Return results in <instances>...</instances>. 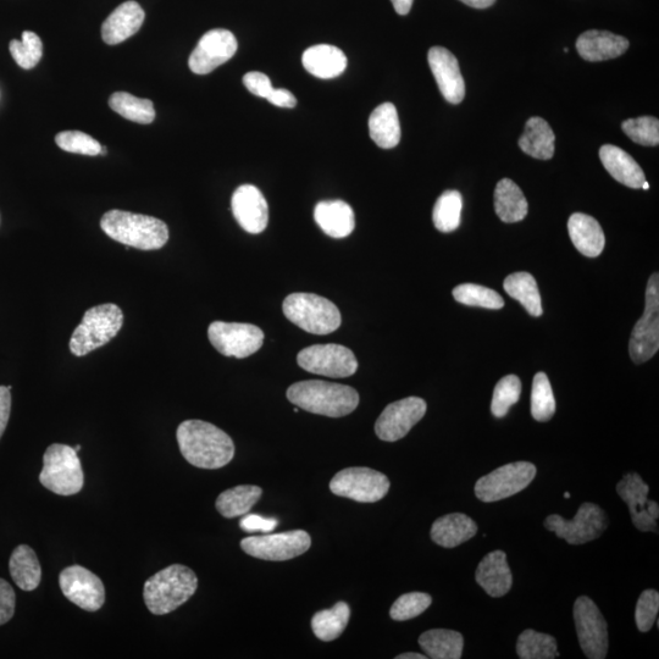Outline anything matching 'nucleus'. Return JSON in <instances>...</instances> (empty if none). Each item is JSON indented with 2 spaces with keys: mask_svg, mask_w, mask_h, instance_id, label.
<instances>
[{
  "mask_svg": "<svg viewBox=\"0 0 659 659\" xmlns=\"http://www.w3.org/2000/svg\"><path fill=\"white\" fill-rule=\"evenodd\" d=\"M177 442L186 461L201 469H220L235 456V443L225 431L203 420H186L177 428Z\"/></svg>",
  "mask_w": 659,
  "mask_h": 659,
  "instance_id": "f257e3e1",
  "label": "nucleus"
},
{
  "mask_svg": "<svg viewBox=\"0 0 659 659\" xmlns=\"http://www.w3.org/2000/svg\"><path fill=\"white\" fill-rule=\"evenodd\" d=\"M287 398L303 411L330 418L346 417L359 404L353 387L320 380L296 382L287 390Z\"/></svg>",
  "mask_w": 659,
  "mask_h": 659,
  "instance_id": "f03ea898",
  "label": "nucleus"
},
{
  "mask_svg": "<svg viewBox=\"0 0 659 659\" xmlns=\"http://www.w3.org/2000/svg\"><path fill=\"white\" fill-rule=\"evenodd\" d=\"M101 227L114 241L141 251H157L169 241L164 221L124 210H109L103 215Z\"/></svg>",
  "mask_w": 659,
  "mask_h": 659,
  "instance_id": "7ed1b4c3",
  "label": "nucleus"
},
{
  "mask_svg": "<svg viewBox=\"0 0 659 659\" xmlns=\"http://www.w3.org/2000/svg\"><path fill=\"white\" fill-rule=\"evenodd\" d=\"M197 589L196 573L182 564H173L146 581L143 598L149 612L165 616L190 600Z\"/></svg>",
  "mask_w": 659,
  "mask_h": 659,
  "instance_id": "20e7f679",
  "label": "nucleus"
},
{
  "mask_svg": "<svg viewBox=\"0 0 659 659\" xmlns=\"http://www.w3.org/2000/svg\"><path fill=\"white\" fill-rule=\"evenodd\" d=\"M123 325V310L114 303L88 309L71 336V353L76 357L87 356L112 341Z\"/></svg>",
  "mask_w": 659,
  "mask_h": 659,
  "instance_id": "39448f33",
  "label": "nucleus"
},
{
  "mask_svg": "<svg viewBox=\"0 0 659 659\" xmlns=\"http://www.w3.org/2000/svg\"><path fill=\"white\" fill-rule=\"evenodd\" d=\"M282 309L291 323L314 335H329L342 323L339 308L314 293H292L286 297Z\"/></svg>",
  "mask_w": 659,
  "mask_h": 659,
  "instance_id": "423d86ee",
  "label": "nucleus"
},
{
  "mask_svg": "<svg viewBox=\"0 0 659 659\" xmlns=\"http://www.w3.org/2000/svg\"><path fill=\"white\" fill-rule=\"evenodd\" d=\"M41 484L60 496L79 494L85 484V475L75 448L54 443L43 456Z\"/></svg>",
  "mask_w": 659,
  "mask_h": 659,
  "instance_id": "0eeeda50",
  "label": "nucleus"
},
{
  "mask_svg": "<svg viewBox=\"0 0 659 659\" xmlns=\"http://www.w3.org/2000/svg\"><path fill=\"white\" fill-rule=\"evenodd\" d=\"M659 350V275L651 276L646 290L644 315L634 326L629 342L631 361L649 362Z\"/></svg>",
  "mask_w": 659,
  "mask_h": 659,
  "instance_id": "6e6552de",
  "label": "nucleus"
},
{
  "mask_svg": "<svg viewBox=\"0 0 659 659\" xmlns=\"http://www.w3.org/2000/svg\"><path fill=\"white\" fill-rule=\"evenodd\" d=\"M607 526V514L594 503L581 505L572 520L557 514H552L545 520V528L553 531L559 539L566 540L569 545H583L594 541L605 533Z\"/></svg>",
  "mask_w": 659,
  "mask_h": 659,
  "instance_id": "1a4fd4ad",
  "label": "nucleus"
},
{
  "mask_svg": "<svg viewBox=\"0 0 659 659\" xmlns=\"http://www.w3.org/2000/svg\"><path fill=\"white\" fill-rule=\"evenodd\" d=\"M390 486L385 474L363 467L343 469L330 481L332 494L362 503L381 501Z\"/></svg>",
  "mask_w": 659,
  "mask_h": 659,
  "instance_id": "9d476101",
  "label": "nucleus"
},
{
  "mask_svg": "<svg viewBox=\"0 0 659 659\" xmlns=\"http://www.w3.org/2000/svg\"><path fill=\"white\" fill-rule=\"evenodd\" d=\"M536 473L535 465L529 462L503 465L478 480L475 495L487 503L505 500L526 489L535 479Z\"/></svg>",
  "mask_w": 659,
  "mask_h": 659,
  "instance_id": "9b49d317",
  "label": "nucleus"
},
{
  "mask_svg": "<svg viewBox=\"0 0 659 659\" xmlns=\"http://www.w3.org/2000/svg\"><path fill=\"white\" fill-rule=\"evenodd\" d=\"M312 546L307 531L292 530L286 533L246 537L241 541L247 555L263 561L282 562L306 553Z\"/></svg>",
  "mask_w": 659,
  "mask_h": 659,
  "instance_id": "f8f14e48",
  "label": "nucleus"
},
{
  "mask_svg": "<svg viewBox=\"0 0 659 659\" xmlns=\"http://www.w3.org/2000/svg\"><path fill=\"white\" fill-rule=\"evenodd\" d=\"M210 343L225 357L247 358L264 343V332L256 325L214 321L208 329Z\"/></svg>",
  "mask_w": 659,
  "mask_h": 659,
  "instance_id": "ddd939ff",
  "label": "nucleus"
},
{
  "mask_svg": "<svg viewBox=\"0 0 659 659\" xmlns=\"http://www.w3.org/2000/svg\"><path fill=\"white\" fill-rule=\"evenodd\" d=\"M299 367L315 375L328 378H348L356 374L358 362L354 353L345 346L315 345L298 353Z\"/></svg>",
  "mask_w": 659,
  "mask_h": 659,
  "instance_id": "4468645a",
  "label": "nucleus"
},
{
  "mask_svg": "<svg viewBox=\"0 0 659 659\" xmlns=\"http://www.w3.org/2000/svg\"><path fill=\"white\" fill-rule=\"evenodd\" d=\"M574 622L584 655L590 659H603L608 652L607 622L590 597L581 596L575 601Z\"/></svg>",
  "mask_w": 659,
  "mask_h": 659,
  "instance_id": "2eb2a0df",
  "label": "nucleus"
},
{
  "mask_svg": "<svg viewBox=\"0 0 659 659\" xmlns=\"http://www.w3.org/2000/svg\"><path fill=\"white\" fill-rule=\"evenodd\" d=\"M426 402L419 397L403 398L385 408L375 424V433L386 442L402 440L424 418Z\"/></svg>",
  "mask_w": 659,
  "mask_h": 659,
  "instance_id": "dca6fc26",
  "label": "nucleus"
},
{
  "mask_svg": "<svg viewBox=\"0 0 659 659\" xmlns=\"http://www.w3.org/2000/svg\"><path fill=\"white\" fill-rule=\"evenodd\" d=\"M59 585L69 601L87 612H96L104 605L103 581L91 570L81 566L68 567L60 573Z\"/></svg>",
  "mask_w": 659,
  "mask_h": 659,
  "instance_id": "f3484780",
  "label": "nucleus"
},
{
  "mask_svg": "<svg viewBox=\"0 0 659 659\" xmlns=\"http://www.w3.org/2000/svg\"><path fill=\"white\" fill-rule=\"evenodd\" d=\"M649 491V485L638 473L625 475L617 485L618 495L629 506L635 528L642 533L653 531L658 534L659 506L656 501L647 498Z\"/></svg>",
  "mask_w": 659,
  "mask_h": 659,
  "instance_id": "a211bd4d",
  "label": "nucleus"
},
{
  "mask_svg": "<svg viewBox=\"0 0 659 659\" xmlns=\"http://www.w3.org/2000/svg\"><path fill=\"white\" fill-rule=\"evenodd\" d=\"M238 43L234 33L217 29L206 33L199 40L195 51L188 59L192 73L207 75L220 65L229 62L237 52Z\"/></svg>",
  "mask_w": 659,
  "mask_h": 659,
  "instance_id": "6ab92c4d",
  "label": "nucleus"
},
{
  "mask_svg": "<svg viewBox=\"0 0 659 659\" xmlns=\"http://www.w3.org/2000/svg\"><path fill=\"white\" fill-rule=\"evenodd\" d=\"M232 214L243 230L257 235L267 229L269 207L263 193L253 185L237 188L231 199Z\"/></svg>",
  "mask_w": 659,
  "mask_h": 659,
  "instance_id": "aec40b11",
  "label": "nucleus"
},
{
  "mask_svg": "<svg viewBox=\"0 0 659 659\" xmlns=\"http://www.w3.org/2000/svg\"><path fill=\"white\" fill-rule=\"evenodd\" d=\"M428 60L443 98L451 104L462 103L465 82L457 58L446 48L433 47L429 51Z\"/></svg>",
  "mask_w": 659,
  "mask_h": 659,
  "instance_id": "412c9836",
  "label": "nucleus"
},
{
  "mask_svg": "<svg viewBox=\"0 0 659 659\" xmlns=\"http://www.w3.org/2000/svg\"><path fill=\"white\" fill-rule=\"evenodd\" d=\"M145 10L137 2L119 5L102 25L103 41L109 46L123 43L140 31L145 21Z\"/></svg>",
  "mask_w": 659,
  "mask_h": 659,
  "instance_id": "4be33fe9",
  "label": "nucleus"
},
{
  "mask_svg": "<svg viewBox=\"0 0 659 659\" xmlns=\"http://www.w3.org/2000/svg\"><path fill=\"white\" fill-rule=\"evenodd\" d=\"M629 46L627 38L608 31H586L577 41L580 57L592 63L619 58Z\"/></svg>",
  "mask_w": 659,
  "mask_h": 659,
  "instance_id": "5701e85b",
  "label": "nucleus"
},
{
  "mask_svg": "<svg viewBox=\"0 0 659 659\" xmlns=\"http://www.w3.org/2000/svg\"><path fill=\"white\" fill-rule=\"evenodd\" d=\"M476 583L491 597H503L512 589L513 577L503 551H494L480 562L475 574Z\"/></svg>",
  "mask_w": 659,
  "mask_h": 659,
  "instance_id": "b1692460",
  "label": "nucleus"
},
{
  "mask_svg": "<svg viewBox=\"0 0 659 659\" xmlns=\"http://www.w3.org/2000/svg\"><path fill=\"white\" fill-rule=\"evenodd\" d=\"M600 159L608 173L619 184L635 188V190H639L644 185L646 181L644 170L622 148L612 145L602 146L600 149Z\"/></svg>",
  "mask_w": 659,
  "mask_h": 659,
  "instance_id": "393cba45",
  "label": "nucleus"
},
{
  "mask_svg": "<svg viewBox=\"0 0 659 659\" xmlns=\"http://www.w3.org/2000/svg\"><path fill=\"white\" fill-rule=\"evenodd\" d=\"M570 240L578 251L587 258H596L603 252L606 237L600 223L583 213H575L568 221Z\"/></svg>",
  "mask_w": 659,
  "mask_h": 659,
  "instance_id": "a878e982",
  "label": "nucleus"
},
{
  "mask_svg": "<svg viewBox=\"0 0 659 659\" xmlns=\"http://www.w3.org/2000/svg\"><path fill=\"white\" fill-rule=\"evenodd\" d=\"M478 533V525L468 515L453 513L435 520L431 528V539L436 545L454 548L473 539Z\"/></svg>",
  "mask_w": 659,
  "mask_h": 659,
  "instance_id": "bb28decb",
  "label": "nucleus"
},
{
  "mask_svg": "<svg viewBox=\"0 0 659 659\" xmlns=\"http://www.w3.org/2000/svg\"><path fill=\"white\" fill-rule=\"evenodd\" d=\"M314 219L320 229L332 238L350 236L356 227L353 209L342 201H325L317 204Z\"/></svg>",
  "mask_w": 659,
  "mask_h": 659,
  "instance_id": "cd10ccee",
  "label": "nucleus"
},
{
  "mask_svg": "<svg viewBox=\"0 0 659 659\" xmlns=\"http://www.w3.org/2000/svg\"><path fill=\"white\" fill-rule=\"evenodd\" d=\"M304 69L319 79L329 80L340 76L347 68V58L340 48L318 44L303 53Z\"/></svg>",
  "mask_w": 659,
  "mask_h": 659,
  "instance_id": "c85d7f7f",
  "label": "nucleus"
},
{
  "mask_svg": "<svg viewBox=\"0 0 659 659\" xmlns=\"http://www.w3.org/2000/svg\"><path fill=\"white\" fill-rule=\"evenodd\" d=\"M518 145L530 157L550 160L555 155V132L546 120L535 116L526 123L524 134L519 138Z\"/></svg>",
  "mask_w": 659,
  "mask_h": 659,
  "instance_id": "c756f323",
  "label": "nucleus"
},
{
  "mask_svg": "<svg viewBox=\"0 0 659 659\" xmlns=\"http://www.w3.org/2000/svg\"><path fill=\"white\" fill-rule=\"evenodd\" d=\"M371 140L382 149L395 148L401 141V125L395 105L384 103L369 118Z\"/></svg>",
  "mask_w": 659,
  "mask_h": 659,
  "instance_id": "7c9ffc66",
  "label": "nucleus"
},
{
  "mask_svg": "<svg viewBox=\"0 0 659 659\" xmlns=\"http://www.w3.org/2000/svg\"><path fill=\"white\" fill-rule=\"evenodd\" d=\"M495 210L503 223H519L529 212V204L524 193L512 180L503 179L495 190Z\"/></svg>",
  "mask_w": 659,
  "mask_h": 659,
  "instance_id": "2f4dec72",
  "label": "nucleus"
},
{
  "mask_svg": "<svg viewBox=\"0 0 659 659\" xmlns=\"http://www.w3.org/2000/svg\"><path fill=\"white\" fill-rule=\"evenodd\" d=\"M9 569L15 584L24 591L36 590L41 584L42 568L36 552L30 546L20 545L11 553Z\"/></svg>",
  "mask_w": 659,
  "mask_h": 659,
  "instance_id": "473e14b6",
  "label": "nucleus"
},
{
  "mask_svg": "<svg viewBox=\"0 0 659 659\" xmlns=\"http://www.w3.org/2000/svg\"><path fill=\"white\" fill-rule=\"evenodd\" d=\"M419 645L428 658L461 659L464 639L458 631L433 629L420 635Z\"/></svg>",
  "mask_w": 659,
  "mask_h": 659,
  "instance_id": "72a5a7b5",
  "label": "nucleus"
},
{
  "mask_svg": "<svg viewBox=\"0 0 659 659\" xmlns=\"http://www.w3.org/2000/svg\"><path fill=\"white\" fill-rule=\"evenodd\" d=\"M262 495L263 490L259 486H236L234 489L226 490L223 494H220L215 506L224 518L243 517L251 511Z\"/></svg>",
  "mask_w": 659,
  "mask_h": 659,
  "instance_id": "f704fd0d",
  "label": "nucleus"
},
{
  "mask_svg": "<svg viewBox=\"0 0 659 659\" xmlns=\"http://www.w3.org/2000/svg\"><path fill=\"white\" fill-rule=\"evenodd\" d=\"M351 608L346 602L336 603L331 609L314 614L312 630L321 641L330 642L340 638L350 623Z\"/></svg>",
  "mask_w": 659,
  "mask_h": 659,
  "instance_id": "c9c22d12",
  "label": "nucleus"
},
{
  "mask_svg": "<svg viewBox=\"0 0 659 659\" xmlns=\"http://www.w3.org/2000/svg\"><path fill=\"white\" fill-rule=\"evenodd\" d=\"M506 292L526 309L531 317H541L542 310L539 287L533 275L529 273H514L505 280Z\"/></svg>",
  "mask_w": 659,
  "mask_h": 659,
  "instance_id": "e433bc0d",
  "label": "nucleus"
},
{
  "mask_svg": "<svg viewBox=\"0 0 659 659\" xmlns=\"http://www.w3.org/2000/svg\"><path fill=\"white\" fill-rule=\"evenodd\" d=\"M110 108L123 118L137 124H152L155 110L152 101L132 96L127 92H116L109 98Z\"/></svg>",
  "mask_w": 659,
  "mask_h": 659,
  "instance_id": "4c0bfd02",
  "label": "nucleus"
},
{
  "mask_svg": "<svg viewBox=\"0 0 659 659\" xmlns=\"http://www.w3.org/2000/svg\"><path fill=\"white\" fill-rule=\"evenodd\" d=\"M462 208L463 198L461 193L454 190L443 192L437 199L433 212L436 229L443 232V234L456 231L461 225Z\"/></svg>",
  "mask_w": 659,
  "mask_h": 659,
  "instance_id": "58836bf2",
  "label": "nucleus"
},
{
  "mask_svg": "<svg viewBox=\"0 0 659 659\" xmlns=\"http://www.w3.org/2000/svg\"><path fill=\"white\" fill-rule=\"evenodd\" d=\"M517 653L520 659H553L559 656L553 636L525 630L519 636Z\"/></svg>",
  "mask_w": 659,
  "mask_h": 659,
  "instance_id": "ea45409f",
  "label": "nucleus"
},
{
  "mask_svg": "<svg viewBox=\"0 0 659 659\" xmlns=\"http://www.w3.org/2000/svg\"><path fill=\"white\" fill-rule=\"evenodd\" d=\"M556 413V400L550 380L545 373H537L531 391V415L537 422L545 423Z\"/></svg>",
  "mask_w": 659,
  "mask_h": 659,
  "instance_id": "a19ab883",
  "label": "nucleus"
},
{
  "mask_svg": "<svg viewBox=\"0 0 659 659\" xmlns=\"http://www.w3.org/2000/svg\"><path fill=\"white\" fill-rule=\"evenodd\" d=\"M452 293L454 299L465 306L495 310L505 307L503 298L496 291L487 289L485 286L463 284L457 286Z\"/></svg>",
  "mask_w": 659,
  "mask_h": 659,
  "instance_id": "79ce46f5",
  "label": "nucleus"
},
{
  "mask_svg": "<svg viewBox=\"0 0 659 659\" xmlns=\"http://www.w3.org/2000/svg\"><path fill=\"white\" fill-rule=\"evenodd\" d=\"M11 57L20 68L30 70L40 63L43 55V43L35 32L25 31L22 40L10 42Z\"/></svg>",
  "mask_w": 659,
  "mask_h": 659,
  "instance_id": "37998d69",
  "label": "nucleus"
},
{
  "mask_svg": "<svg viewBox=\"0 0 659 659\" xmlns=\"http://www.w3.org/2000/svg\"><path fill=\"white\" fill-rule=\"evenodd\" d=\"M522 393V382L518 376L508 375L498 381L491 402V412L496 418H503L515 403H518Z\"/></svg>",
  "mask_w": 659,
  "mask_h": 659,
  "instance_id": "c03bdc74",
  "label": "nucleus"
},
{
  "mask_svg": "<svg viewBox=\"0 0 659 659\" xmlns=\"http://www.w3.org/2000/svg\"><path fill=\"white\" fill-rule=\"evenodd\" d=\"M622 129L631 141L645 147L659 145V121L653 116L625 120Z\"/></svg>",
  "mask_w": 659,
  "mask_h": 659,
  "instance_id": "a18cd8bd",
  "label": "nucleus"
},
{
  "mask_svg": "<svg viewBox=\"0 0 659 659\" xmlns=\"http://www.w3.org/2000/svg\"><path fill=\"white\" fill-rule=\"evenodd\" d=\"M433 598L424 592H409L402 595L393 603L390 609V617L396 622L417 618L431 606Z\"/></svg>",
  "mask_w": 659,
  "mask_h": 659,
  "instance_id": "49530a36",
  "label": "nucleus"
},
{
  "mask_svg": "<svg viewBox=\"0 0 659 659\" xmlns=\"http://www.w3.org/2000/svg\"><path fill=\"white\" fill-rule=\"evenodd\" d=\"M55 142L59 148L68 153L82 154V155H99L102 151V146L99 145L97 140H94L90 135L81 131H63L55 137Z\"/></svg>",
  "mask_w": 659,
  "mask_h": 659,
  "instance_id": "de8ad7c7",
  "label": "nucleus"
},
{
  "mask_svg": "<svg viewBox=\"0 0 659 659\" xmlns=\"http://www.w3.org/2000/svg\"><path fill=\"white\" fill-rule=\"evenodd\" d=\"M659 611V594L656 590H646L639 597L635 620L641 633H647L655 625Z\"/></svg>",
  "mask_w": 659,
  "mask_h": 659,
  "instance_id": "09e8293b",
  "label": "nucleus"
},
{
  "mask_svg": "<svg viewBox=\"0 0 659 659\" xmlns=\"http://www.w3.org/2000/svg\"><path fill=\"white\" fill-rule=\"evenodd\" d=\"M16 595L8 581L0 579V625L8 623L15 614Z\"/></svg>",
  "mask_w": 659,
  "mask_h": 659,
  "instance_id": "8fccbe9b",
  "label": "nucleus"
},
{
  "mask_svg": "<svg viewBox=\"0 0 659 659\" xmlns=\"http://www.w3.org/2000/svg\"><path fill=\"white\" fill-rule=\"evenodd\" d=\"M243 83L249 92L254 94V96L268 99L270 93L273 92L274 86L271 83L269 77L262 73H248L243 77Z\"/></svg>",
  "mask_w": 659,
  "mask_h": 659,
  "instance_id": "3c124183",
  "label": "nucleus"
},
{
  "mask_svg": "<svg viewBox=\"0 0 659 659\" xmlns=\"http://www.w3.org/2000/svg\"><path fill=\"white\" fill-rule=\"evenodd\" d=\"M278 525V520L260 517L258 514H246L240 522L241 529L246 533H256V531L271 533Z\"/></svg>",
  "mask_w": 659,
  "mask_h": 659,
  "instance_id": "603ef678",
  "label": "nucleus"
},
{
  "mask_svg": "<svg viewBox=\"0 0 659 659\" xmlns=\"http://www.w3.org/2000/svg\"><path fill=\"white\" fill-rule=\"evenodd\" d=\"M11 393L8 387L0 386V439L4 434L10 418Z\"/></svg>",
  "mask_w": 659,
  "mask_h": 659,
  "instance_id": "864d4df0",
  "label": "nucleus"
},
{
  "mask_svg": "<svg viewBox=\"0 0 659 659\" xmlns=\"http://www.w3.org/2000/svg\"><path fill=\"white\" fill-rule=\"evenodd\" d=\"M268 101L279 108H295L297 105L296 97L284 88H274L268 97Z\"/></svg>",
  "mask_w": 659,
  "mask_h": 659,
  "instance_id": "5fc2aeb1",
  "label": "nucleus"
},
{
  "mask_svg": "<svg viewBox=\"0 0 659 659\" xmlns=\"http://www.w3.org/2000/svg\"><path fill=\"white\" fill-rule=\"evenodd\" d=\"M398 15H407L412 9L414 0H391Z\"/></svg>",
  "mask_w": 659,
  "mask_h": 659,
  "instance_id": "6e6d98bb",
  "label": "nucleus"
},
{
  "mask_svg": "<svg viewBox=\"0 0 659 659\" xmlns=\"http://www.w3.org/2000/svg\"><path fill=\"white\" fill-rule=\"evenodd\" d=\"M461 2L475 9H486L492 7L496 0H461Z\"/></svg>",
  "mask_w": 659,
  "mask_h": 659,
  "instance_id": "4d7b16f0",
  "label": "nucleus"
},
{
  "mask_svg": "<svg viewBox=\"0 0 659 659\" xmlns=\"http://www.w3.org/2000/svg\"><path fill=\"white\" fill-rule=\"evenodd\" d=\"M428 656L425 655H420V653H402V655H398L396 659H426Z\"/></svg>",
  "mask_w": 659,
  "mask_h": 659,
  "instance_id": "13d9d810",
  "label": "nucleus"
},
{
  "mask_svg": "<svg viewBox=\"0 0 659 659\" xmlns=\"http://www.w3.org/2000/svg\"><path fill=\"white\" fill-rule=\"evenodd\" d=\"M641 188H644V190H649V188H650L649 182L645 181L644 185H642Z\"/></svg>",
  "mask_w": 659,
  "mask_h": 659,
  "instance_id": "bf43d9fd",
  "label": "nucleus"
},
{
  "mask_svg": "<svg viewBox=\"0 0 659 659\" xmlns=\"http://www.w3.org/2000/svg\"><path fill=\"white\" fill-rule=\"evenodd\" d=\"M75 451H76L77 453H79V452L81 451V446H80V445H77V446L75 447Z\"/></svg>",
  "mask_w": 659,
  "mask_h": 659,
  "instance_id": "052dcab7",
  "label": "nucleus"
},
{
  "mask_svg": "<svg viewBox=\"0 0 659 659\" xmlns=\"http://www.w3.org/2000/svg\"><path fill=\"white\" fill-rule=\"evenodd\" d=\"M564 498H567V500H568V498H570L569 492H566V494H564Z\"/></svg>",
  "mask_w": 659,
  "mask_h": 659,
  "instance_id": "680f3d73",
  "label": "nucleus"
}]
</instances>
